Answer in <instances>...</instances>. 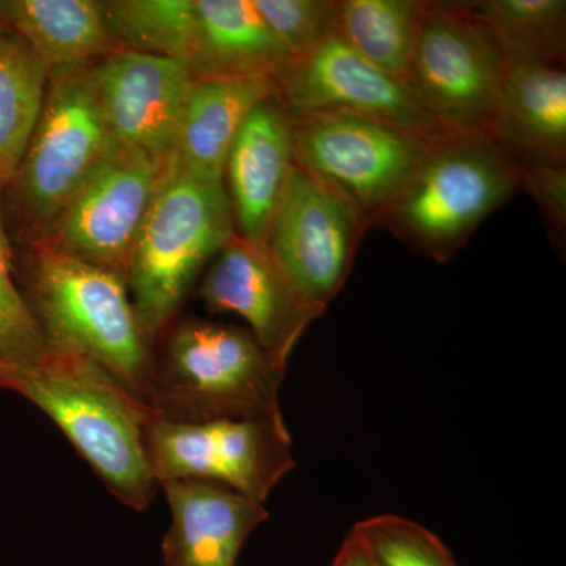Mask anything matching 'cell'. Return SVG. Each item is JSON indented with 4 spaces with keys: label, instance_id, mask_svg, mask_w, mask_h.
<instances>
[{
    "label": "cell",
    "instance_id": "obj_21",
    "mask_svg": "<svg viewBox=\"0 0 566 566\" xmlns=\"http://www.w3.org/2000/svg\"><path fill=\"white\" fill-rule=\"evenodd\" d=\"M420 11V0H335V35L406 87Z\"/></svg>",
    "mask_w": 566,
    "mask_h": 566
},
{
    "label": "cell",
    "instance_id": "obj_4",
    "mask_svg": "<svg viewBox=\"0 0 566 566\" xmlns=\"http://www.w3.org/2000/svg\"><path fill=\"white\" fill-rule=\"evenodd\" d=\"M285 371L248 327L178 316L156 340L148 405L178 423L277 415Z\"/></svg>",
    "mask_w": 566,
    "mask_h": 566
},
{
    "label": "cell",
    "instance_id": "obj_17",
    "mask_svg": "<svg viewBox=\"0 0 566 566\" xmlns=\"http://www.w3.org/2000/svg\"><path fill=\"white\" fill-rule=\"evenodd\" d=\"M491 137L517 164H565V70L557 63L509 59Z\"/></svg>",
    "mask_w": 566,
    "mask_h": 566
},
{
    "label": "cell",
    "instance_id": "obj_9",
    "mask_svg": "<svg viewBox=\"0 0 566 566\" xmlns=\"http://www.w3.org/2000/svg\"><path fill=\"white\" fill-rule=\"evenodd\" d=\"M145 453L159 486L199 480L260 504L294 468L292 436L282 412L182 423L153 416Z\"/></svg>",
    "mask_w": 566,
    "mask_h": 566
},
{
    "label": "cell",
    "instance_id": "obj_29",
    "mask_svg": "<svg viewBox=\"0 0 566 566\" xmlns=\"http://www.w3.org/2000/svg\"><path fill=\"white\" fill-rule=\"evenodd\" d=\"M331 566H374L367 551L353 534L346 536Z\"/></svg>",
    "mask_w": 566,
    "mask_h": 566
},
{
    "label": "cell",
    "instance_id": "obj_16",
    "mask_svg": "<svg viewBox=\"0 0 566 566\" xmlns=\"http://www.w3.org/2000/svg\"><path fill=\"white\" fill-rule=\"evenodd\" d=\"M159 488L172 513L166 566H234L245 539L268 520L263 504L214 483L175 480Z\"/></svg>",
    "mask_w": 566,
    "mask_h": 566
},
{
    "label": "cell",
    "instance_id": "obj_12",
    "mask_svg": "<svg viewBox=\"0 0 566 566\" xmlns=\"http://www.w3.org/2000/svg\"><path fill=\"white\" fill-rule=\"evenodd\" d=\"M166 163L117 145L74 197L44 248L126 277Z\"/></svg>",
    "mask_w": 566,
    "mask_h": 566
},
{
    "label": "cell",
    "instance_id": "obj_5",
    "mask_svg": "<svg viewBox=\"0 0 566 566\" xmlns=\"http://www.w3.org/2000/svg\"><path fill=\"white\" fill-rule=\"evenodd\" d=\"M234 233L223 180L197 177L167 159L125 277L134 308L155 344Z\"/></svg>",
    "mask_w": 566,
    "mask_h": 566
},
{
    "label": "cell",
    "instance_id": "obj_22",
    "mask_svg": "<svg viewBox=\"0 0 566 566\" xmlns=\"http://www.w3.org/2000/svg\"><path fill=\"white\" fill-rule=\"evenodd\" d=\"M50 69L10 33L0 44V185L17 170L43 107Z\"/></svg>",
    "mask_w": 566,
    "mask_h": 566
},
{
    "label": "cell",
    "instance_id": "obj_24",
    "mask_svg": "<svg viewBox=\"0 0 566 566\" xmlns=\"http://www.w3.org/2000/svg\"><path fill=\"white\" fill-rule=\"evenodd\" d=\"M104 22L122 50L188 59L193 0H99Z\"/></svg>",
    "mask_w": 566,
    "mask_h": 566
},
{
    "label": "cell",
    "instance_id": "obj_26",
    "mask_svg": "<svg viewBox=\"0 0 566 566\" xmlns=\"http://www.w3.org/2000/svg\"><path fill=\"white\" fill-rule=\"evenodd\" d=\"M349 534L359 539L374 566H457L433 532L406 517H367Z\"/></svg>",
    "mask_w": 566,
    "mask_h": 566
},
{
    "label": "cell",
    "instance_id": "obj_3",
    "mask_svg": "<svg viewBox=\"0 0 566 566\" xmlns=\"http://www.w3.org/2000/svg\"><path fill=\"white\" fill-rule=\"evenodd\" d=\"M91 65L50 70L39 122L0 197L13 248L46 244L74 197L117 147L96 99Z\"/></svg>",
    "mask_w": 566,
    "mask_h": 566
},
{
    "label": "cell",
    "instance_id": "obj_10",
    "mask_svg": "<svg viewBox=\"0 0 566 566\" xmlns=\"http://www.w3.org/2000/svg\"><path fill=\"white\" fill-rule=\"evenodd\" d=\"M365 230L352 205L293 164L264 251L297 297L322 316L348 281Z\"/></svg>",
    "mask_w": 566,
    "mask_h": 566
},
{
    "label": "cell",
    "instance_id": "obj_6",
    "mask_svg": "<svg viewBox=\"0 0 566 566\" xmlns=\"http://www.w3.org/2000/svg\"><path fill=\"white\" fill-rule=\"evenodd\" d=\"M523 188L520 164L494 139L460 136L431 150L371 227L416 252L449 262L491 212Z\"/></svg>",
    "mask_w": 566,
    "mask_h": 566
},
{
    "label": "cell",
    "instance_id": "obj_14",
    "mask_svg": "<svg viewBox=\"0 0 566 566\" xmlns=\"http://www.w3.org/2000/svg\"><path fill=\"white\" fill-rule=\"evenodd\" d=\"M197 296L214 314L241 316L283 370L308 324L319 318L293 292L266 251L237 233L208 264L197 283Z\"/></svg>",
    "mask_w": 566,
    "mask_h": 566
},
{
    "label": "cell",
    "instance_id": "obj_28",
    "mask_svg": "<svg viewBox=\"0 0 566 566\" xmlns=\"http://www.w3.org/2000/svg\"><path fill=\"white\" fill-rule=\"evenodd\" d=\"M523 188L534 196L549 229L564 241L566 229L565 164H520Z\"/></svg>",
    "mask_w": 566,
    "mask_h": 566
},
{
    "label": "cell",
    "instance_id": "obj_8",
    "mask_svg": "<svg viewBox=\"0 0 566 566\" xmlns=\"http://www.w3.org/2000/svg\"><path fill=\"white\" fill-rule=\"evenodd\" d=\"M292 118L294 164L352 205L368 229L439 145L349 112Z\"/></svg>",
    "mask_w": 566,
    "mask_h": 566
},
{
    "label": "cell",
    "instance_id": "obj_7",
    "mask_svg": "<svg viewBox=\"0 0 566 566\" xmlns=\"http://www.w3.org/2000/svg\"><path fill=\"white\" fill-rule=\"evenodd\" d=\"M506 63L464 2H422L406 87L447 132L491 137Z\"/></svg>",
    "mask_w": 566,
    "mask_h": 566
},
{
    "label": "cell",
    "instance_id": "obj_2",
    "mask_svg": "<svg viewBox=\"0 0 566 566\" xmlns=\"http://www.w3.org/2000/svg\"><path fill=\"white\" fill-rule=\"evenodd\" d=\"M13 268L48 348L95 360L148 403L155 342L140 323L125 277L44 245L13 248Z\"/></svg>",
    "mask_w": 566,
    "mask_h": 566
},
{
    "label": "cell",
    "instance_id": "obj_23",
    "mask_svg": "<svg viewBox=\"0 0 566 566\" xmlns=\"http://www.w3.org/2000/svg\"><path fill=\"white\" fill-rule=\"evenodd\" d=\"M510 61L564 62L565 0H482L465 2Z\"/></svg>",
    "mask_w": 566,
    "mask_h": 566
},
{
    "label": "cell",
    "instance_id": "obj_20",
    "mask_svg": "<svg viewBox=\"0 0 566 566\" xmlns=\"http://www.w3.org/2000/svg\"><path fill=\"white\" fill-rule=\"evenodd\" d=\"M0 24L50 70L122 50L107 31L98 0H0Z\"/></svg>",
    "mask_w": 566,
    "mask_h": 566
},
{
    "label": "cell",
    "instance_id": "obj_30",
    "mask_svg": "<svg viewBox=\"0 0 566 566\" xmlns=\"http://www.w3.org/2000/svg\"><path fill=\"white\" fill-rule=\"evenodd\" d=\"M10 36V32L7 31L6 28H3L2 24H0V44L3 43V41H6L7 39H9Z\"/></svg>",
    "mask_w": 566,
    "mask_h": 566
},
{
    "label": "cell",
    "instance_id": "obj_18",
    "mask_svg": "<svg viewBox=\"0 0 566 566\" xmlns=\"http://www.w3.org/2000/svg\"><path fill=\"white\" fill-rule=\"evenodd\" d=\"M286 59L253 0H193L191 80H273Z\"/></svg>",
    "mask_w": 566,
    "mask_h": 566
},
{
    "label": "cell",
    "instance_id": "obj_13",
    "mask_svg": "<svg viewBox=\"0 0 566 566\" xmlns=\"http://www.w3.org/2000/svg\"><path fill=\"white\" fill-rule=\"evenodd\" d=\"M91 77L115 144L166 163L191 82L188 63L120 50L92 62Z\"/></svg>",
    "mask_w": 566,
    "mask_h": 566
},
{
    "label": "cell",
    "instance_id": "obj_27",
    "mask_svg": "<svg viewBox=\"0 0 566 566\" xmlns=\"http://www.w3.org/2000/svg\"><path fill=\"white\" fill-rule=\"evenodd\" d=\"M289 59L311 54L335 35V0H253Z\"/></svg>",
    "mask_w": 566,
    "mask_h": 566
},
{
    "label": "cell",
    "instance_id": "obj_19",
    "mask_svg": "<svg viewBox=\"0 0 566 566\" xmlns=\"http://www.w3.org/2000/svg\"><path fill=\"white\" fill-rule=\"evenodd\" d=\"M274 93L271 77L191 80L170 161L197 177L223 180L234 137L253 107Z\"/></svg>",
    "mask_w": 566,
    "mask_h": 566
},
{
    "label": "cell",
    "instance_id": "obj_25",
    "mask_svg": "<svg viewBox=\"0 0 566 566\" xmlns=\"http://www.w3.org/2000/svg\"><path fill=\"white\" fill-rule=\"evenodd\" d=\"M0 185V197H2ZM48 353L46 338L20 292L11 244L0 203V374L40 363Z\"/></svg>",
    "mask_w": 566,
    "mask_h": 566
},
{
    "label": "cell",
    "instance_id": "obj_15",
    "mask_svg": "<svg viewBox=\"0 0 566 566\" xmlns=\"http://www.w3.org/2000/svg\"><path fill=\"white\" fill-rule=\"evenodd\" d=\"M293 164L292 112L274 93L248 115L223 166L237 234L262 251Z\"/></svg>",
    "mask_w": 566,
    "mask_h": 566
},
{
    "label": "cell",
    "instance_id": "obj_1",
    "mask_svg": "<svg viewBox=\"0 0 566 566\" xmlns=\"http://www.w3.org/2000/svg\"><path fill=\"white\" fill-rule=\"evenodd\" d=\"M0 389L39 406L123 504L144 512L158 493L145 453L153 409L95 360L48 348L31 367L0 374Z\"/></svg>",
    "mask_w": 566,
    "mask_h": 566
},
{
    "label": "cell",
    "instance_id": "obj_11",
    "mask_svg": "<svg viewBox=\"0 0 566 566\" xmlns=\"http://www.w3.org/2000/svg\"><path fill=\"white\" fill-rule=\"evenodd\" d=\"M273 81L292 114L349 112L433 144L460 137L442 128L409 88L375 69L337 35L311 54L286 59Z\"/></svg>",
    "mask_w": 566,
    "mask_h": 566
}]
</instances>
